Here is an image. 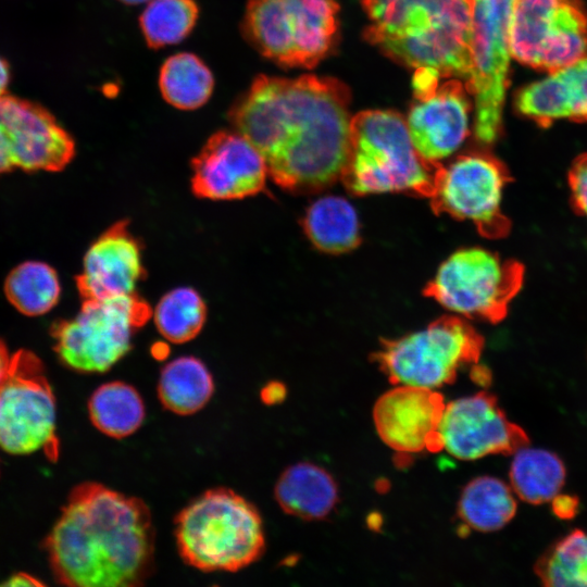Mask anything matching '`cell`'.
<instances>
[{
  "label": "cell",
  "mask_w": 587,
  "mask_h": 587,
  "mask_svg": "<svg viewBox=\"0 0 587 587\" xmlns=\"http://www.w3.org/2000/svg\"><path fill=\"white\" fill-rule=\"evenodd\" d=\"M515 0H473L472 75L466 89L475 100V136L492 143L499 136L509 82L510 22Z\"/></svg>",
  "instance_id": "cell-11"
},
{
  "label": "cell",
  "mask_w": 587,
  "mask_h": 587,
  "mask_svg": "<svg viewBox=\"0 0 587 587\" xmlns=\"http://www.w3.org/2000/svg\"><path fill=\"white\" fill-rule=\"evenodd\" d=\"M512 455L509 478L516 497L532 504H541L561 492L566 472L555 453L528 445Z\"/></svg>",
  "instance_id": "cell-24"
},
{
  "label": "cell",
  "mask_w": 587,
  "mask_h": 587,
  "mask_svg": "<svg viewBox=\"0 0 587 587\" xmlns=\"http://www.w3.org/2000/svg\"><path fill=\"white\" fill-rule=\"evenodd\" d=\"M484 339L464 317L444 316L425 328L385 340L374 361L394 385L436 389L478 362Z\"/></svg>",
  "instance_id": "cell-7"
},
{
  "label": "cell",
  "mask_w": 587,
  "mask_h": 587,
  "mask_svg": "<svg viewBox=\"0 0 587 587\" xmlns=\"http://www.w3.org/2000/svg\"><path fill=\"white\" fill-rule=\"evenodd\" d=\"M337 14L336 0H248L241 30L265 58L311 68L333 46Z\"/></svg>",
  "instance_id": "cell-6"
},
{
  "label": "cell",
  "mask_w": 587,
  "mask_h": 587,
  "mask_svg": "<svg viewBox=\"0 0 587 587\" xmlns=\"http://www.w3.org/2000/svg\"><path fill=\"white\" fill-rule=\"evenodd\" d=\"M180 557L202 572H236L264 552L263 523L255 507L227 488L203 492L175 520Z\"/></svg>",
  "instance_id": "cell-4"
},
{
  "label": "cell",
  "mask_w": 587,
  "mask_h": 587,
  "mask_svg": "<svg viewBox=\"0 0 587 587\" xmlns=\"http://www.w3.org/2000/svg\"><path fill=\"white\" fill-rule=\"evenodd\" d=\"M61 286L55 270L40 261L15 266L4 280L8 301L26 316L49 312L59 301Z\"/></svg>",
  "instance_id": "cell-28"
},
{
  "label": "cell",
  "mask_w": 587,
  "mask_h": 587,
  "mask_svg": "<svg viewBox=\"0 0 587 587\" xmlns=\"http://www.w3.org/2000/svg\"><path fill=\"white\" fill-rule=\"evenodd\" d=\"M416 98L407 120L410 137L426 162L439 165L469 135L470 103L464 87L450 78Z\"/></svg>",
  "instance_id": "cell-18"
},
{
  "label": "cell",
  "mask_w": 587,
  "mask_h": 587,
  "mask_svg": "<svg viewBox=\"0 0 587 587\" xmlns=\"http://www.w3.org/2000/svg\"><path fill=\"white\" fill-rule=\"evenodd\" d=\"M155 535L143 501L98 483L70 494L45 547L54 578L72 587H134L152 573Z\"/></svg>",
  "instance_id": "cell-2"
},
{
  "label": "cell",
  "mask_w": 587,
  "mask_h": 587,
  "mask_svg": "<svg viewBox=\"0 0 587 587\" xmlns=\"http://www.w3.org/2000/svg\"><path fill=\"white\" fill-rule=\"evenodd\" d=\"M55 398L39 358L27 350L13 353L0 384V447L23 455L43 450L58 457Z\"/></svg>",
  "instance_id": "cell-10"
},
{
  "label": "cell",
  "mask_w": 587,
  "mask_h": 587,
  "mask_svg": "<svg viewBox=\"0 0 587 587\" xmlns=\"http://www.w3.org/2000/svg\"><path fill=\"white\" fill-rule=\"evenodd\" d=\"M191 189L210 200H238L261 192L268 175L257 147L237 130L214 133L191 161Z\"/></svg>",
  "instance_id": "cell-16"
},
{
  "label": "cell",
  "mask_w": 587,
  "mask_h": 587,
  "mask_svg": "<svg viewBox=\"0 0 587 587\" xmlns=\"http://www.w3.org/2000/svg\"><path fill=\"white\" fill-rule=\"evenodd\" d=\"M143 274L140 245L128 222L120 221L91 243L76 286L83 301L128 296L135 294Z\"/></svg>",
  "instance_id": "cell-19"
},
{
  "label": "cell",
  "mask_w": 587,
  "mask_h": 587,
  "mask_svg": "<svg viewBox=\"0 0 587 587\" xmlns=\"http://www.w3.org/2000/svg\"><path fill=\"white\" fill-rule=\"evenodd\" d=\"M274 496L282 510L305 521L323 520L339 500L333 476L323 467L300 462L287 467L278 477Z\"/></svg>",
  "instance_id": "cell-21"
},
{
  "label": "cell",
  "mask_w": 587,
  "mask_h": 587,
  "mask_svg": "<svg viewBox=\"0 0 587 587\" xmlns=\"http://www.w3.org/2000/svg\"><path fill=\"white\" fill-rule=\"evenodd\" d=\"M350 92L327 77L260 75L228 118L264 157L270 177L294 192H315L342 177L351 148Z\"/></svg>",
  "instance_id": "cell-1"
},
{
  "label": "cell",
  "mask_w": 587,
  "mask_h": 587,
  "mask_svg": "<svg viewBox=\"0 0 587 587\" xmlns=\"http://www.w3.org/2000/svg\"><path fill=\"white\" fill-rule=\"evenodd\" d=\"M524 280V266L484 248L452 253L427 284L424 294L461 317L498 323Z\"/></svg>",
  "instance_id": "cell-9"
},
{
  "label": "cell",
  "mask_w": 587,
  "mask_h": 587,
  "mask_svg": "<svg viewBox=\"0 0 587 587\" xmlns=\"http://www.w3.org/2000/svg\"><path fill=\"white\" fill-rule=\"evenodd\" d=\"M91 423L101 433L124 438L135 433L145 419V404L138 391L123 382L99 386L88 402Z\"/></svg>",
  "instance_id": "cell-26"
},
{
  "label": "cell",
  "mask_w": 587,
  "mask_h": 587,
  "mask_svg": "<svg viewBox=\"0 0 587 587\" xmlns=\"http://www.w3.org/2000/svg\"><path fill=\"white\" fill-rule=\"evenodd\" d=\"M515 497L510 484L492 476H479L463 488L458 515L466 527L477 532L499 530L516 513Z\"/></svg>",
  "instance_id": "cell-23"
},
{
  "label": "cell",
  "mask_w": 587,
  "mask_h": 587,
  "mask_svg": "<svg viewBox=\"0 0 587 587\" xmlns=\"http://www.w3.org/2000/svg\"><path fill=\"white\" fill-rule=\"evenodd\" d=\"M11 72L9 63L0 57V98L7 95Z\"/></svg>",
  "instance_id": "cell-35"
},
{
  "label": "cell",
  "mask_w": 587,
  "mask_h": 587,
  "mask_svg": "<svg viewBox=\"0 0 587 587\" xmlns=\"http://www.w3.org/2000/svg\"><path fill=\"white\" fill-rule=\"evenodd\" d=\"M5 585L10 586H29V585H41L40 582L25 573H17L12 576Z\"/></svg>",
  "instance_id": "cell-36"
},
{
  "label": "cell",
  "mask_w": 587,
  "mask_h": 587,
  "mask_svg": "<svg viewBox=\"0 0 587 587\" xmlns=\"http://www.w3.org/2000/svg\"><path fill=\"white\" fill-rule=\"evenodd\" d=\"M159 87L163 99L179 110H196L210 99L214 78L196 54L176 53L160 68Z\"/></svg>",
  "instance_id": "cell-27"
},
{
  "label": "cell",
  "mask_w": 587,
  "mask_h": 587,
  "mask_svg": "<svg viewBox=\"0 0 587 587\" xmlns=\"http://www.w3.org/2000/svg\"><path fill=\"white\" fill-rule=\"evenodd\" d=\"M437 166L419 154L400 114L370 110L352 117L350 155L341 177L351 193L405 192L428 198Z\"/></svg>",
  "instance_id": "cell-5"
},
{
  "label": "cell",
  "mask_w": 587,
  "mask_h": 587,
  "mask_svg": "<svg viewBox=\"0 0 587 587\" xmlns=\"http://www.w3.org/2000/svg\"><path fill=\"white\" fill-rule=\"evenodd\" d=\"M366 39L414 68L413 88L472 75L473 0H362Z\"/></svg>",
  "instance_id": "cell-3"
},
{
  "label": "cell",
  "mask_w": 587,
  "mask_h": 587,
  "mask_svg": "<svg viewBox=\"0 0 587 587\" xmlns=\"http://www.w3.org/2000/svg\"><path fill=\"white\" fill-rule=\"evenodd\" d=\"M535 574L545 586H587V532L574 529L537 560Z\"/></svg>",
  "instance_id": "cell-29"
},
{
  "label": "cell",
  "mask_w": 587,
  "mask_h": 587,
  "mask_svg": "<svg viewBox=\"0 0 587 587\" xmlns=\"http://www.w3.org/2000/svg\"><path fill=\"white\" fill-rule=\"evenodd\" d=\"M515 108L542 127L558 120L587 122V57L522 88Z\"/></svg>",
  "instance_id": "cell-20"
},
{
  "label": "cell",
  "mask_w": 587,
  "mask_h": 587,
  "mask_svg": "<svg viewBox=\"0 0 587 587\" xmlns=\"http://www.w3.org/2000/svg\"><path fill=\"white\" fill-rule=\"evenodd\" d=\"M510 179L505 166L492 155L465 153L437 166L428 199L434 212L471 222L487 238H501L510 230L501 209Z\"/></svg>",
  "instance_id": "cell-13"
},
{
  "label": "cell",
  "mask_w": 587,
  "mask_h": 587,
  "mask_svg": "<svg viewBox=\"0 0 587 587\" xmlns=\"http://www.w3.org/2000/svg\"><path fill=\"white\" fill-rule=\"evenodd\" d=\"M446 403L435 389L395 385L373 408L379 438L395 451L417 453L442 449L439 427Z\"/></svg>",
  "instance_id": "cell-17"
},
{
  "label": "cell",
  "mask_w": 587,
  "mask_h": 587,
  "mask_svg": "<svg viewBox=\"0 0 587 587\" xmlns=\"http://www.w3.org/2000/svg\"><path fill=\"white\" fill-rule=\"evenodd\" d=\"M122 3L128 4V5H136L143 2H147L149 0H120Z\"/></svg>",
  "instance_id": "cell-37"
},
{
  "label": "cell",
  "mask_w": 587,
  "mask_h": 587,
  "mask_svg": "<svg viewBox=\"0 0 587 587\" xmlns=\"http://www.w3.org/2000/svg\"><path fill=\"white\" fill-rule=\"evenodd\" d=\"M13 353H10L7 345L2 339H0V384L8 375L11 363H12Z\"/></svg>",
  "instance_id": "cell-34"
},
{
  "label": "cell",
  "mask_w": 587,
  "mask_h": 587,
  "mask_svg": "<svg viewBox=\"0 0 587 587\" xmlns=\"http://www.w3.org/2000/svg\"><path fill=\"white\" fill-rule=\"evenodd\" d=\"M199 16L195 0H150L139 17L148 47L175 45L193 29Z\"/></svg>",
  "instance_id": "cell-31"
},
{
  "label": "cell",
  "mask_w": 587,
  "mask_h": 587,
  "mask_svg": "<svg viewBox=\"0 0 587 587\" xmlns=\"http://www.w3.org/2000/svg\"><path fill=\"white\" fill-rule=\"evenodd\" d=\"M214 383L203 362L195 357H180L162 369L158 396L165 409L189 415L201 410L211 399Z\"/></svg>",
  "instance_id": "cell-25"
},
{
  "label": "cell",
  "mask_w": 587,
  "mask_h": 587,
  "mask_svg": "<svg viewBox=\"0 0 587 587\" xmlns=\"http://www.w3.org/2000/svg\"><path fill=\"white\" fill-rule=\"evenodd\" d=\"M569 185L573 205L587 218V153L579 155L572 164Z\"/></svg>",
  "instance_id": "cell-32"
},
{
  "label": "cell",
  "mask_w": 587,
  "mask_h": 587,
  "mask_svg": "<svg viewBox=\"0 0 587 587\" xmlns=\"http://www.w3.org/2000/svg\"><path fill=\"white\" fill-rule=\"evenodd\" d=\"M302 226L313 246L327 253H345L360 243L357 211L339 196H324L312 202Z\"/></svg>",
  "instance_id": "cell-22"
},
{
  "label": "cell",
  "mask_w": 587,
  "mask_h": 587,
  "mask_svg": "<svg viewBox=\"0 0 587 587\" xmlns=\"http://www.w3.org/2000/svg\"><path fill=\"white\" fill-rule=\"evenodd\" d=\"M153 319L159 333L170 342L193 339L207 319V307L192 288L179 287L165 294L154 308Z\"/></svg>",
  "instance_id": "cell-30"
},
{
  "label": "cell",
  "mask_w": 587,
  "mask_h": 587,
  "mask_svg": "<svg viewBox=\"0 0 587 587\" xmlns=\"http://www.w3.org/2000/svg\"><path fill=\"white\" fill-rule=\"evenodd\" d=\"M74 155V139L46 108L15 96L0 98V175L58 172Z\"/></svg>",
  "instance_id": "cell-14"
},
{
  "label": "cell",
  "mask_w": 587,
  "mask_h": 587,
  "mask_svg": "<svg viewBox=\"0 0 587 587\" xmlns=\"http://www.w3.org/2000/svg\"><path fill=\"white\" fill-rule=\"evenodd\" d=\"M553 513L560 519H572L578 510V499L570 495L555 496L551 501Z\"/></svg>",
  "instance_id": "cell-33"
},
{
  "label": "cell",
  "mask_w": 587,
  "mask_h": 587,
  "mask_svg": "<svg viewBox=\"0 0 587 587\" xmlns=\"http://www.w3.org/2000/svg\"><path fill=\"white\" fill-rule=\"evenodd\" d=\"M148 303L134 295L84 300L79 312L51 329L61 362L80 373H103L130 349L137 328L150 317Z\"/></svg>",
  "instance_id": "cell-8"
},
{
  "label": "cell",
  "mask_w": 587,
  "mask_h": 587,
  "mask_svg": "<svg viewBox=\"0 0 587 587\" xmlns=\"http://www.w3.org/2000/svg\"><path fill=\"white\" fill-rule=\"evenodd\" d=\"M439 433L442 449L465 461L511 455L529 445L526 432L509 420L497 397L487 391L447 403Z\"/></svg>",
  "instance_id": "cell-15"
},
{
  "label": "cell",
  "mask_w": 587,
  "mask_h": 587,
  "mask_svg": "<svg viewBox=\"0 0 587 587\" xmlns=\"http://www.w3.org/2000/svg\"><path fill=\"white\" fill-rule=\"evenodd\" d=\"M510 51L517 62L548 73L587 53V11L580 0H515Z\"/></svg>",
  "instance_id": "cell-12"
}]
</instances>
